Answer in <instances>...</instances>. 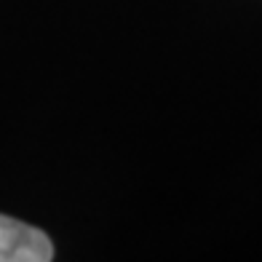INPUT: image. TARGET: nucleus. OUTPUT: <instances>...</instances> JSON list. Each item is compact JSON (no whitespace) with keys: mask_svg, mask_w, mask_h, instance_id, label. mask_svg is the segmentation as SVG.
I'll return each mask as SVG.
<instances>
[{"mask_svg":"<svg viewBox=\"0 0 262 262\" xmlns=\"http://www.w3.org/2000/svg\"><path fill=\"white\" fill-rule=\"evenodd\" d=\"M54 244L40 228L0 214V262H49Z\"/></svg>","mask_w":262,"mask_h":262,"instance_id":"1","label":"nucleus"}]
</instances>
